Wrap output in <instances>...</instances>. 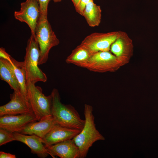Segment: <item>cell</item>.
Segmentation results:
<instances>
[{"mask_svg":"<svg viewBox=\"0 0 158 158\" xmlns=\"http://www.w3.org/2000/svg\"><path fill=\"white\" fill-rule=\"evenodd\" d=\"M52 96L51 115L56 123L63 126L81 130L85 123L75 108L70 104H65L61 101L57 89L54 88Z\"/></svg>","mask_w":158,"mask_h":158,"instance_id":"cell-1","label":"cell"},{"mask_svg":"<svg viewBox=\"0 0 158 158\" xmlns=\"http://www.w3.org/2000/svg\"><path fill=\"white\" fill-rule=\"evenodd\" d=\"M93 111L92 106L85 104L84 126L80 132L73 139L79 149L80 158L86 157L90 148L95 142L105 140L96 128Z\"/></svg>","mask_w":158,"mask_h":158,"instance_id":"cell-2","label":"cell"},{"mask_svg":"<svg viewBox=\"0 0 158 158\" xmlns=\"http://www.w3.org/2000/svg\"><path fill=\"white\" fill-rule=\"evenodd\" d=\"M40 50L38 43L32 35L28 41L23 61L26 76V83L34 84L39 81L45 82L47 78L39 68Z\"/></svg>","mask_w":158,"mask_h":158,"instance_id":"cell-3","label":"cell"},{"mask_svg":"<svg viewBox=\"0 0 158 158\" xmlns=\"http://www.w3.org/2000/svg\"><path fill=\"white\" fill-rule=\"evenodd\" d=\"M35 38L39 47L40 56L39 65L47 61L50 50L53 47L58 45L60 41L47 18V16L41 13L35 30Z\"/></svg>","mask_w":158,"mask_h":158,"instance_id":"cell-4","label":"cell"},{"mask_svg":"<svg viewBox=\"0 0 158 158\" xmlns=\"http://www.w3.org/2000/svg\"><path fill=\"white\" fill-rule=\"evenodd\" d=\"M27 96L32 112L39 121L52 116V96L51 94L46 96L42 88L34 84H27Z\"/></svg>","mask_w":158,"mask_h":158,"instance_id":"cell-5","label":"cell"},{"mask_svg":"<svg viewBox=\"0 0 158 158\" xmlns=\"http://www.w3.org/2000/svg\"><path fill=\"white\" fill-rule=\"evenodd\" d=\"M121 33V31L93 33L86 36L80 44L92 54L99 51H109L111 44L119 37Z\"/></svg>","mask_w":158,"mask_h":158,"instance_id":"cell-6","label":"cell"},{"mask_svg":"<svg viewBox=\"0 0 158 158\" xmlns=\"http://www.w3.org/2000/svg\"><path fill=\"white\" fill-rule=\"evenodd\" d=\"M41 14L37 0H26L20 4L19 11H15V18L25 22L30 29L31 35L35 38V30Z\"/></svg>","mask_w":158,"mask_h":158,"instance_id":"cell-7","label":"cell"},{"mask_svg":"<svg viewBox=\"0 0 158 158\" xmlns=\"http://www.w3.org/2000/svg\"><path fill=\"white\" fill-rule=\"evenodd\" d=\"M121 66L116 57L109 51H99L92 54L87 69L102 73L116 71Z\"/></svg>","mask_w":158,"mask_h":158,"instance_id":"cell-8","label":"cell"},{"mask_svg":"<svg viewBox=\"0 0 158 158\" xmlns=\"http://www.w3.org/2000/svg\"><path fill=\"white\" fill-rule=\"evenodd\" d=\"M133 47L131 39L126 32L121 31L120 36L111 44L110 50L122 66L129 62L133 54Z\"/></svg>","mask_w":158,"mask_h":158,"instance_id":"cell-9","label":"cell"},{"mask_svg":"<svg viewBox=\"0 0 158 158\" xmlns=\"http://www.w3.org/2000/svg\"><path fill=\"white\" fill-rule=\"evenodd\" d=\"M10 97L8 103L0 107V116L33 113L28 98L21 93L14 91Z\"/></svg>","mask_w":158,"mask_h":158,"instance_id":"cell-10","label":"cell"},{"mask_svg":"<svg viewBox=\"0 0 158 158\" xmlns=\"http://www.w3.org/2000/svg\"><path fill=\"white\" fill-rule=\"evenodd\" d=\"M37 121L32 113L5 115L0 117V128L12 133H19L27 124Z\"/></svg>","mask_w":158,"mask_h":158,"instance_id":"cell-11","label":"cell"},{"mask_svg":"<svg viewBox=\"0 0 158 158\" xmlns=\"http://www.w3.org/2000/svg\"><path fill=\"white\" fill-rule=\"evenodd\" d=\"M81 130L63 126L56 124L42 139L45 146L51 145L73 139Z\"/></svg>","mask_w":158,"mask_h":158,"instance_id":"cell-12","label":"cell"},{"mask_svg":"<svg viewBox=\"0 0 158 158\" xmlns=\"http://www.w3.org/2000/svg\"><path fill=\"white\" fill-rule=\"evenodd\" d=\"M45 147L54 158L55 156L61 158H80L79 149L73 139Z\"/></svg>","mask_w":158,"mask_h":158,"instance_id":"cell-13","label":"cell"},{"mask_svg":"<svg viewBox=\"0 0 158 158\" xmlns=\"http://www.w3.org/2000/svg\"><path fill=\"white\" fill-rule=\"evenodd\" d=\"M16 141H19L27 145L31 149V152L36 154L41 158H45L50 155L43 144L42 138L37 135H25L18 132L13 133Z\"/></svg>","mask_w":158,"mask_h":158,"instance_id":"cell-14","label":"cell"},{"mask_svg":"<svg viewBox=\"0 0 158 158\" xmlns=\"http://www.w3.org/2000/svg\"><path fill=\"white\" fill-rule=\"evenodd\" d=\"M56 124L52 116H51L38 122L29 123L19 133L27 135L34 134L42 138Z\"/></svg>","mask_w":158,"mask_h":158,"instance_id":"cell-15","label":"cell"},{"mask_svg":"<svg viewBox=\"0 0 158 158\" xmlns=\"http://www.w3.org/2000/svg\"><path fill=\"white\" fill-rule=\"evenodd\" d=\"M92 54L86 48L80 44L67 57L66 63L87 68Z\"/></svg>","mask_w":158,"mask_h":158,"instance_id":"cell-16","label":"cell"},{"mask_svg":"<svg viewBox=\"0 0 158 158\" xmlns=\"http://www.w3.org/2000/svg\"><path fill=\"white\" fill-rule=\"evenodd\" d=\"M0 78L7 82L14 91L21 93L20 87L11 61L0 58Z\"/></svg>","mask_w":158,"mask_h":158,"instance_id":"cell-17","label":"cell"},{"mask_svg":"<svg viewBox=\"0 0 158 158\" xmlns=\"http://www.w3.org/2000/svg\"><path fill=\"white\" fill-rule=\"evenodd\" d=\"M83 16L90 26H98L101 22L102 17L100 6L95 4L93 0H92L86 6Z\"/></svg>","mask_w":158,"mask_h":158,"instance_id":"cell-18","label":"cell"},{"mask_svg":"<svg viewBox=\"0 0 158 158\" xmlns=\"http://www.w3.org/2000/svg\"><path fill=\"white\" fill-rule=\"evenodd\" d=\"M7 60H9L12 64L20 87L21 93L28 98L26 73L23 61H18L11 56Z\"/></svg>","mask_w":158,"mask_h":158,"instance_id":"cell-19","label":"cell"},{"mask_svg":"<svg viewBox=\"0 0 158 158\" xmlns=\"http://www.w3.org/2000/svg\"><path fill=\"white\" fill-rule=\"evenodd\" d=\"M16 140L13 133L0 128V146L13 141Z\"/></svg>","mask_w":158,"mask_h":158,"instance_id":"cell-20","label":"cell"},{"mask_svg":"<svg viewBox=\"0 0 158 158\" xmlns=\"http://www.w3.org/2000/svg\"><path fill=\"white\" fill-rule=\"evenodd\" d=\"M42 14L47 16L48 5L50 0H37Z\"/></svg>","mask_w":158,"mask_h":158,"instance_id":"cell-21","label":"cell"},{"mask_svg":"<svg viewBox=\"0 0 158 158\" xmlns=\"http://www.w3.org/2000/svg\"><path fill=\"white\" fill-rule=\"evenodd\" d=\"M92 0H80L78 6L75 8L76 11L83 16V11L86 6Z\"/></svg>","mask_w":158,"mask_h":158,"instance_id":"cell-22","label":"cell"},{"mask_svg":"<svg viewBox=\"0 0 158 158\" xmlns=\"http://www.w3.org/2000/svg\"><path fill=\"white\" fill-rule=\"evenodd\" d=\"M10 56V55L6 52L4 48L2 47L0 48V58L7 59Z\"/></svg>","mask_w":158,"mask_h":158,"instance_id":"cell-23","label":"cell"},{"mask_svg":"<svg viewBox=\"0 0 158 158\" xmlns=\"http://www.w3.org/2000/svg\"><path fill=\"white\" fill-rule=\"evenodd\" d=\"M0 158H16V156L15 155L9 153L5 152L2 151L0 152Z\"/></svg>","mask_w":158,"mask_h":158,"instance_id":"cell-24","label":"cell"},{"mask_svg":"<svg viewBox=\"0 0 158 158\" xmlns=\"http://www.w3.org/2000/svg\"><path fill=\"white\" fill-rule=\"evenodd\" d=\"M75 8L78 6L80 0H71Z\"/></svg>","mask_w":158,"mask_h":158,"instance_id":"cell-25","label":"cell"},{"mask_svg":"<svg viewBox=\"0 0 158 158\" xmlns=\"http://www.w3.org/2000/svg\"><path fill=\"white\" fill-rule=\"evenodd\" d=\"M53 1L55 2H58L61 1L62 0H50Z\"/></svg>","mask_w":158,"mask_h":158,"instance_id":"cell-26","label":"cell"}]
</instances>
